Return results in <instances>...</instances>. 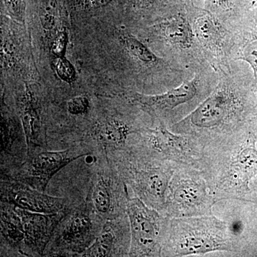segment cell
<instances>
[{
  "label": "cell",
  "mask_w": 257,
  "mask_h": 257,
  "mask_svg": "<svg viewBox=\"0 0 257 257\" xmlns=\"http://www.w3.org/2000/svg\"><path fill=\"white\" fill-rule=\"evenodd\" d=\"M92 221L86 211L76 212L66 225L63 239L69 244H80L87 241L90 236Z\"/></svg>",
  "instance_id": "obj_10"
},
{
  "label": "cell",
  "mask_w": 257,
  "mask_h": 257,
  "mask_svg": "<svg viewBox=\"0 0 257 257\" xmlns=\"http://www.w3.org/2000/svg\"><path fill=\"white\" fill-rule=\"evenodd\" d=\"M89 106V100L85 96H75L67 102V109L73 115L85 114Z\"/></svg>",
  "instance_id": "obj_21"
},
{
  "label": "cell",
  "mask_w": 257,
  "mask_h": 257,
  "mask_svg": "<svg viewBox=\"0 0 257 257\" xmlns=\"http://www.w3.org/2000/svg\"><path fill=\"white\" fill-rule=\"evenodd\" d=\"M8 199L19 209L38 214H54L64 207V199L61 198L20 186L10 190Z\"/></svg>",
  "instance_id": "obj_6"
},
{
  "label": "cell",
  "mask_w": 257,
  "mask_h": 257,
  "mask_svg": "<svg viewBox=\"0 0 257 257\" xmlns=\"http://www.w3.org/2000/svg\"><path fill=\"white\" fill-rule=\"evenodd\" d=\"M138 163L130 167L132 187L145 204L163 212L171 178L179 166L155 156Z\"/></svg>",
  "instance_id": "obj_4"
},
{
  "label": "cell",
  "mask_w": 257,
  "mask_h": 257,
  "mask_svg": "<svg viewBox=\"0 0 257 257\" xmlns=\"http://www.w3.org/2000/svg\"><path fill=\"white\" fill-rule=\"evenodd\" d=\"M18 217L27 242L42 252L52 232L55 220L49 214L30 212L20 209Z\"/></svg>",
  "instance_id": "obj_8"
},
{
  "label": "cell",
  "mask_w": 257,
  "mask_h": 257,
  "mask_svg": "<svg viewBox=\"0 0 257 257\" xmlns=\"http://www.w3.org/2000/svg\"><path fill=\"white\" fill-rule=\"evenodd\" d=\"M138 1L140 2V3H143V2L149 1V0H138Z\"/></svg>",
  "instance_id": "obj_25"
},
{
  "label": "cell",
  "mask_w": 257,
  "mask_h": 257,
  "mask_svg": "<svg viewBox=\"0 0 257 257\" xmlns=\"http://www.w3.org/2000/svg\"><path fill=\"white\" fill-rule=\"evenodd\" d=\"M60 7V0H38L39 18L42 28L47 31L55 28Z\"/></svg>",
  "instance_id": "obj_15"
},
{
  "label": "cell",
  "mask_w": 257,
  "mask_h": 257,
  "mask_svg": "<svg viewBox=\"0 0 257 257\" xmlns=\"http://www.w3.org/2000/svg\"><path fill=\"white\" fill-rule=\"evenodd\" d=\"M197 94L195 80L187 81L178 87L158 95H145L136 94L134 99L150 110H173L176 107L192 100Z\"/></svg>",
  "instance_id": "obj_7"
},
{
  "label": "cell",
  "mask_w": 257,
  "mask_h": 257,
  "mask_svg": "<svg viewBox=\"0 0 257 257\" xmlns=\"http://www.w3.org/2000/svg\"><path fill=\"white\" fill-rule=\"evenodd\" d=\"M84 156L76 155L69 150L62 152H45L37 155L32 160V175L38 178L44 188L47 187L51 179L61 169L69 165L72 161Z\"/></svg>",
  "instance_id": "obj_9"
},
{
  "label": "cell",
  "mask_w": 257,
  "mask_h": 257,
  "mask_svg": "<svg viewBox=\"0 0 257 257\" xmlns=\"http://www.w3.org/2000/svg\"><path fill=\"white\" fill-rule=\"evenodd\" d=\"M147 143L154 156L177 166L202 170V150L192 137L172 133L160 124L155 130H149Z\"/></svg>",
  "instance_id": "obj_5"
},
{
  "label": "cell",
  "mask_w": 257,
  "mask_h": 257,
  "mask_svg": "<svg viewBox=\"0 0 257 257\" xmlns=\"http://www.w3.org/2000/svg\"><path fill=\"white\" fill-rule=\"evenodd\" d=\"M56 72L59 77L64 82H72L75 79L76 72L73 65L64 57L59 58L56 66Z\"/></svg>",
  "instance_id": "obj_20"
},
{
  "label": "cell",
  "mask_w": 257,
  "mask_h": 257,
  "mask_svg": "<svg viewBox=\"0 0 257 257\" xmlns=\"http://www.w3.org/2000/svg\"><path fill=\"white\" fill-rule=\"evenodd\" d=\"M93 202L96 211L101 214H106L111 210V194L107 182L101 179L94 186L92 194Z\"/></svg>",
  "instance_id": "obj_17"
},
{
  "label": "cell",
  "mask_w": 257,
  "mask_h": 257,
  "mask_svg": "<svg viewBox=\"0 0 257 257\" xmlns=\"http://www.w3.org/2000/svg\"><path fill=\"white\" fill-rule=\"evenodd\" d=\"M121 42L126 50L133 57L144 63L151 64L156 62L157 58L155 54L143 42L132 35H124L121 37Z\"/></svg>",
  "instance_id": "obj_16"
},
{
  "label": "cell",
  "mask_w": 257,
  "mask_h": 257,
  "mask_svg": "<svg viewBox=\"0 0 257 257\" xmlns=\"http://www.w3.org/2000/svg\"><path fill=\"white\" fill-rule=\"evenodd\" d=\"M243 60L247 61L255 69H257V42L248 45L245 50Z\"/></svg>",
  "instance_id": "obj_24"
},
{
  "label": "cell",
  "mask_w": 257,
  "mask_h": 257,
  "mask_svg": "<svg viewBox=\"0 0 257 257\" xmlns=\"http://www.w3.org/2000/svg\"><path fill=\"white\" fill-rule=\"evenodd\" d=\"M165 36L169 41L182 47L192 44V29L183 19H174L165 25Z\"/></svg>",
  "instance_id": "obj_12"
},
{
  "label": "cell",
  "mask_w": 257,
  "mask_h": 257,
  "mask_svg": "<svg viewBox=\"0 0 257 257\" xmlns=\"http://www.w3.org/2000/svg\"><path fill=\"white\" fill-rule=\"evenodd\" d=\"M22 121L28 145L35 143L37 141L40 126L38 115L32 104L31 98L29 96H26L24 101L22 110Z\"/></svg>",
  "instance_id": "obj_13"
},
{
  "label": "cell",
  "mask_w": 257,
  "mask_h": 257,
  "mask_svg": "<svg viewBox=\"0 0 257 257\" xmlns=\"http://www.w3.org/2000/svg\"><path fill=\"white\" fill-rule=\"evenodd\" d=\"M215 252L231 254L224 221L216 216L171 218L162 256H184Z\"/></svg>",
  "instance_id": "obj_1"
},
{
  "label": "cell",
  "mask_w": 257,
  "mask_h": 257,
  "mask_svg": "<svg viewBox=\"0 0 257 257\" xmlns=\"http://www.w3.org/2000/svg\"><path fill=\"white\" fill-rule=\"evenodd\" d=\"M114 243V235L109 228H105L96 238L92 246L82 253L83 256H109Z\"/></svg>",
  "instance_id": "obj_14"
},
{
  "label": "cell",
  "mask_w": 257,
  "mask_h": 257,
  "mask_svg": "<svg viewBox=\"0 0 257 257\" xmlns=\"http://www.w3.org/2000/svg\"><path fill=\"white\" fill-rule=\"evenodd\" d=\"M194 29L199 40L206 45H214L219 39V30L209 17L198 18Z\"/></svg>",
  "instance_id": "obj_18"
},
{
  "label": "cell",
  "mask_w": 257,
  "mask_h": 257,
  "mask_svg": "<svg viewBox=\"0 0 257 257\" xmlns=\"http://www.w3.org/2000/svg\"><path fill=\"white\" fill-rule=\"evenodd\" d=\"M67 42V34L64 32H61L60 35L56 37L53 45H52V52L56 57H58V58L64 57Z\"/></svg>",
  "instance_id": "obj_22"
},
{
  "label": "cell",
  "mask_w": 257,
  "mask_h": 257,
  "mask_svg": "<svg viewBox=\"0 0 257 257\" xmlns=\"http://www.w3.org/2000/svg\"><path fill=\"white\" fill-rule=\"evenodd\" d=\"M127 214L132 235L130 256H162L170 218L161 215L139 198L128 201Z\"/></svg>",
  "instance_id": "obj_3"
},
{
  "label": "cell",
  "mask_w": 257,
  "mask_h": 257,
  "mask_svg": "<svg viewBox=\"0 0 257 257\" xmlns=\"http://www.w3.org/2000/svg\"><path fill=\"white\" fill-rule=\"evenodd\" d=\"M131 126L121 120H107L100 126L99 135L104 143L112 146H121L126 143L131 134L135 133Z\"/></svg>",
  "instance_id": "obj_11"
},
{
  "label": "cell",
  "mask_w": 257,
  "mask_h": 257,
  "mask_svg": "<svg viewBox=\"0 0 257 257\" xmlns=\"http://www.w3.org/2000/svg\"><path fill=\"white\" fill-rule=\"evenodd\" d=\"M116 0H76V3L84 9L98 10L106 8Z\"/></svg>",
  "instance_id": "obj_23"
},
{
  "label": "cell",
  "mask_w": 257,
  "mask_h": 257,
  "mask_svg": "<svg viewBox=\"0 0 257 257\" xmlns=\"http://www.w3.org/2000/svg\"><path fill=\"white\" fill-rule=\"evenodd\" d=\"M216 201L202 171L179 166L171 178L163 214L170 219L211 215Z\"/></svg>",
  "instance_id": "obj_2"
},
{
  "label": "cell",
  "mask_w": 257,
  "mask_h": 257,
  "mask_svg": "<svg viewBox=\"0 0 257 257\" xmlns=\"http://www.w3.org/2000/svg\"><path fill=\"white\" fill-rule=\"evenodd\" d=\"M8 14L19 23H24L26 13V0H3Z\"/></svg>",
  "instance_id": "obj_19"
}]
</instances>
